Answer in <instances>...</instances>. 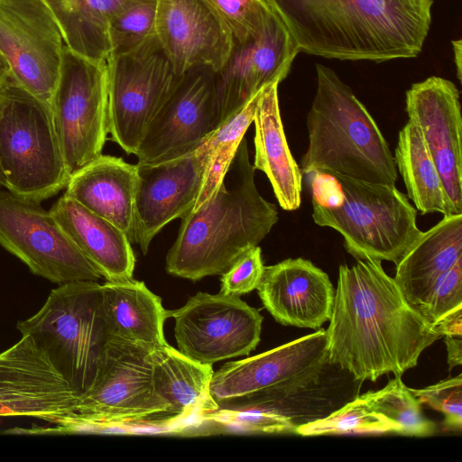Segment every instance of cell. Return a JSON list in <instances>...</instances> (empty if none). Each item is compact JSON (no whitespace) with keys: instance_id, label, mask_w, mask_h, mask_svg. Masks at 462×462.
Segmentation results:
<instances>
[{"instance_id":"1","label":"cell","mask_w":462,"mask_h":462,"mask_svg":"<svg viewBox=\"0 0 462 462\" xmlns=\"http://www.w3.org/2000/svg\"><path fill=\"white\" fill-rule=\"evenodd\" d=\"M325 331L328 362L360 382H375L389 373L401 377L441 337L373 259L339 266Z\"/></svg>"},{"instance_id":"37","label":"cell","mask_w":462,"mask_h":462,"mask_svg":"<svg viewBox=\"0 0 462 462\" xmlns=\"http://www.w3.org/2000/svg\"><path fill=\"white\" fill-rule=\"evenodd\" d=\"M263 263L258 245L245 250L222 273L220 293L240 296L255 290L260 282Z\"/></svg>"},{"instance_id":"14","label":"cell","mask_w":462,"mask_h":462,"mask_svg":"<svg viewBox=\"0 0 462 462\" xmlns=\"http://www.w3.org/2000/svg\"><path fill=\"white\" fill-rule=\"evenodd\" d=\"M64 46L44 0H0V54L14 79L49 106Z\"/></svg>"},{"instance_id":"34","label":"cell","mask_w":462,"mask_h":462,"mask_svg":"<svg viewBox=\"0 0 462 462\" xmlns=\"http://www.w3.org/2000/svg\"><path fill=\"white\" fill-rule=\"evenodd\" d=\"M201 420L224 429L256 434H291L298 424L279 412L256 408L220 407Z\"/></svg>"},{"instance_id":"28","label":"cell","mask_w":462,"mask_h":462,"mask_svg":"<svg viewBox=\"0 0 462 462\" xmlns=\"http://www.w3.org/2000/svg\"><path fill=\"white\" fill-rule=\"evenodd\" d=\"M61 30L64 44L87 59L107 62L109 23L125 0H44Z\"/></svg>"},{"instance_id":"30","label":"cell","mask_w":462,"mask_h":462,"mask_svg":"<svg viewBox=\"0 0 462 462\" xmlns=\"http://www.w3.org/2000/svg\"><path fill=\"white\" fill-rule=\"evenodd\" d=\"M259 93L260 90L207 137L209 159L201 189L190 210L199 208L217 192L246 130L254 121Z\"/></svg>"},{"instance_id":"20","label":"cell","mask_w":462,"mask_h":462,"mask_svg":"<svg viewBox=\"0 0 462 462\" xmlns=\"http://www.w3.org/2000/svg\"><path fill=\"white\" fill-rule=\"evenodd\" d=\"M156 39L175 72L219 70L234 48L228 28L203 0H158Z\"/></svg>"},{"instance_id":"15","label":"cell","mask_w":462,"mask_h":462,"mask_svg":"<svg viewBox=\"0 0 462 462\" xmlns=\"http://www.w3.org/2000/svg\"><path fill=\"white\" fill-rule=\"evenodd\" d=\"M79 396L30 336L0 353V416H26L73 433Z\"/></svg>"},{"instance_id":"13","label":"cell","mask_w":462,"mask_h":462,"mask_svg":"<svg viewBox=\"0 0 462 462\" xmlns=\"http://www.w3.org/2000/svg\"><path fill=\"white\" fill-rule=\"evenodd\" d=\"M179 351L206 365L247 356L260 342L263 318L239 296L198 292L171 310Z\"/></svg>"},{"instance_id":"18","label":"cell","mask_w":462,"mask_h":462,"mask_svg":"<svg viewBox=\"0 0 462 462\" xmlns=\"http://www.w3.org/2000/svg\"><path fill=\"white\" fill-rule=\"evenodd\" d=\"M405 109L435 162L451 215L462 214L460 93L449 79L431 76L405 93Z\"/></svg>"},{"instance_id":"41","label":"cell","mask_w":462,"mask_h":462,"mask_svg":"<svg viewBox=\"0 0 462 462\" xmlns=\"http://www.w3.org/2000/svg\"><path fill=\"white\" fill-rule=\"evenodd\" d=\"M2 100H3V97H2V95L0 94V106L2 104ZM0 187H5V177L3 175L1 168H0Z\"/></svg>"},{"instance_id":"6","label":"cell","mask_w":462,"mask_h":462,"mask_svg":"<svg viewBox=\"0 0 462 462\" xmlns=\"http://www.w3.org/2000/svg\"><path fill=\"white\" fill-rule=\"evenodd\" d=\"M79 396L98 381L111 336L102 307V284L78 281L52 290L43 306L17 323Z\"/></svg>"},{"instance_id":"5","label":"cell","mask_w":462,"mask_h":462,"mask_svg":"<svg viewBox=\"0 0 462 462\" xmlns=\"http://www.w3.org/2000/svg\"><path fill=\"white\" fill-rule=\"evenodd\" d=\"M312 218L337 230L356 260L395 265L422 232L417 210L395 185L373 183L331 172H311Z\"/></svg>"},{"instance_id":"8","label":"cell","mask_w":462,"mask_h":462,"mask_svg":"<svg viewBox=\"0 0 462 462\" xmlns=\"http://www.w3.org/2000/svg\"><path fill=\"white\" fill-rule=\"evenodd\" d=\"M152 351L111 337L97 383L79 398L74 432L168 428L167 408L152 382Z\"/></svg>"},{"instance_id":"26","label":"cell","mask_w":462,"mask_h":462,"mask_svg":"<svg viewBox=\"0 0 462 462\" xmlns=\"http://www.w3.org/2000/svg\"><path fill=\"white\" fill-rule=\"evenodd\" d=\"M274 82L260 90L254 124V168L269 179L279 205L296 210L301 200L302 172L288 145Z\"/></svg>"},{"instance_id":"7","label":"cell","mask_w":462,"mask_h":462,"mask_svg":"<svg viewBox=\"0 0 462 462\" xmlns=\"http://www.w3.org/2000/svg\"><path fill=\"white\" fill-rule=\"evenodd\" d=\"M0 168L5 189L42 202L66 188L69 173L50 106L9 69L0 73Z\"/></svg>"},{"instance_id":"39","label":"cell","mask_w":462,"mask_h":462,"mask_svg":"<svg viewBox=\"0 0 462 462\" xmlns=\"http://www.w3.org/2000/svg\"><path fill=\"white\" fill-rule=\"evenodd\" d=\"M454 62L457 69V77L459 81L462 79V41L461 39L452 41Z\"/></svg>"},{"instance_id":"29","label":"cell","mask_w":462,"mask_h":462,"mask_svg":"<svg viewBox=\"0 0 462 462\" xmlns=\"http://www.w3.org/2000/svg\"><path fill=\"white\" fill-rule=\"evenodd\" d=\"M393 159L416 210L451 216L435 162L418 127L410 121L399 132Z\"/></svg>"},{"instance_id":"16","label":"cell","mask_w":462,"mask_h":462,"mask_svg":"<svg viewBox=\"0 0 462 462\" xmlns=\"http://www.w3.org/2000/svg\"><path fill=\"white\" fill-rule=\"evenodd\" d=\"M214 74L202 67L182 76L150 123L135 154L138 162L157 163L185 155L221 125Z\"/></svg>"},{"instance_id":"19","label":"cell","mask_w":462,"mask_h":462,"mask_svg":"<svg viewBox=\"0 0 462 462\" xmlns=\"http://www.w3.org/2000/svg\"><path fill=\"white\" fill-rule=\"evenodd\" d=\"M299 52L286 26L273 11L256 35L235 43L224 66L214 74L221 125L263 88L282 82Z\"/></svg>"},{"instance_id":"23","label":"cell","mask_w":462,"mask_h":462,"mask_svg":"<svg viewBox=\"0 0 462 462\" xmlns=\"http://www.w3.org/2000/svg\"><path fill=\"white\" fill-rule=\"evenodd\" d=\"M49 211L106 282L133 279L135 256L124 231L65 193Z\"/></svg>"},{"instance_id":"32","label":"cell","mask_w":462,"mask_h":462,"mask_svg":"<svg viewBox=\"0 0 462 462\" xmlns=\"http://www.w3.org/2000/svg\"><path fill=\"white\" fill-rule=\"evenodd\" d=\"M400 434L399 428L375 412L362 394L328 416L299 424L300 436L343 434Z\"/></svg>"},{"instance_id":"11","label":"cell","mask_w":462,"mask_h":462,"mask_svg":"<svg viewBox=\"0 0 462 462\" xmlns=\"http://www.w3.org/2000/svg\"><path fill=\"white\" fill-rule=\"evenodd\" d=\"M108 134L126 153L136 154L154 116L173 92L179 76L156 36L107 60Z\"/></svg>"},{"instance_id":"27","label":"cell","mask_w":462,"mask_h":462,"mask_svg":"<svg viewBox=\"0 0 462 462\" xmlns=\"http://www.w3.org/2000/svg\"><path fill=\"white\" fill-rule=\"evenodd\" d=\"M102 307L111 337L152 350L165 345L163 327L171 310L143 282L130 279L102 284Z\"/></svg>"},{"instance_id":"25","label":"cell","mask_w":462,"mask_h":462,"mask_svg":"<svg viewBox=\"0 0 462 462\" xmlns=\"http://www.w3.org/2000/svg\"><path fill=\"white\" fill-rule=\"evenodd\" d=\"M152 356L153 386L167 408L170 429L217 409L209 389L211 365L199 363L167 343Z\"/></svg>"},{"instance_id":"38","label":"cell","mask_w":462,"mask_h":462,"mask_svg":"<svg viewBox=\"0 0 462 462\" xmlns=\"http://www.w3.org/2000/svg\"><path fill=\"white\" fill-rule=\"evenodd\" d=\"M445 344L448 351V362L449 369L453 366L461 365L462 362V339L461 336L446 335L444 336Z\"/></svg>"},{"instance_id":"12","label":"cell","mask_w":462,"mask_h":462,"mask_svg":"<svg viewBox=\"0 0 462 462\" xmlns=\"http://www.w3.org/2000/svg\"><path fill=\"white\" fill-rule=\"evenodd\" d=\"M0 245L59 285L102 276L40 202L0 190Z\"/></svg>"},{"instance_id":"35","label":"cell","mask_w":462,"mask_h":462,"mask_svg":"<svg viewBox=\"0 0 462 462\" xmlns=\"http://www.w3.org/2000/svg\"><path fill=\"white\" fill-rule=\"evenodd\" d=\"M228 28L235 43L256 35L272 14L264 0H203Z\"/></svg>"},{"instance_id":"10","label":"cell","mask_w":462,"mask_h":462,"mask_svg":"<svg viewBox=\"0 0 462 462\" xmlns=\"http://www.w3.org/2000/svg\"><path fill=\"white\" fill-rule=\"evenodd\" d=\"M69 173L102 154L108 134L107 62L63 48L59 79L50 104Z\"/></svg>"},{"instance_id":"33","label":"cell","mask_w":462,"mask_h":462,"mask_svg":"<svg viewBox=\"0 0 462 462\" xmlns=\"http://www.w3.org/2000/svg\"><path fill=\"white\" fill-rule=\"evenodd\" d=\"M158 0H125L109 23L111 56L127 53L155 36Z\"/></svg>"},{"instance_id":"3","label":"cell","mask_w":462,"mask_h":462,"mask_svg":"<svg viewBox=\"0 0 462 462\" xmlns=\"http://www.w3.org/2000/svg\"><path fill=\"white\" fill-rule=\"evenodd\" d=\"M254 171L243 139L217 192L181 217L166 256L168 273L192 282L222 274L270 233L278 211L259 193Z\"/></svg>"},{"instance_id":"36","label":"cell","mask_w":462,"mask_h":462,"mask_svg":"<svg viewBox=\"0 0 462 462\" xmlns=\"http://www.w3.org/2000/svg\"><path fill=\"white\" fill-rule=\"evenodd\" d=\"M411 393L430 408L444 414L443 424L452 431L462 428V374Z\"/></svg>"},{"instance_id":"4","label":"cell","mask_w":462,"mask_h":462,"mask_svg":"<svg viewBox=\"0 0 462 462\" xmlns=\"http://www.w3.org/2000/svg\"><path fill=\"white\" fill-rule=\"evenodd\" d=\"M316 73L301 172H331L395 185L398 174L393 155L375 120L333 69L316 64Z\"/></svg>"},{"instance_id":"24","label":"cell","mask_w":462,"mask_h":462,"mask_svg":"<svg viewBox=\"0 0 462 462\" xmlns=\"http://www.w3.org/2000/svg\"><path fill=\"white\" fill-rule=\"evenodd\" d=\"M462 262V214L443 216L421 232L396 264L393 277L407 303L418 313L432 286Z\"/></svg>"},{"instance_id":"40","label":"cell","mask_w":462,"mask_h":462,"mask_svg":"<svg viewBox=\"0 0 462 462\" xmlns=\"http://www.w3.org/2000/svg\"><path fill=\"white\" fill-rule=\"evenodd\" d=\"M8 69V66L5 59L0 54V73Z\"/></svg>"},{"instance_id":"21","label":"cell","mask_w":462,"mask_h":462,"mask_svg":"<svg viewBox=\"0 0 462 462\" xmlns=\"http://www.w3.org/2000/svg\"><path fill=\"white\" fill-rule=\"evenodd\" d=\"M256 290L282 325L317 330L331 317L335 289L328 275L309 260L289 258L264 266Z\"/></svg>"},{"instance_id":"9","label":"cell","mask_w":462,"mask_h":462,"mask_svg":"<svg viewBox=\"0 0 462 462\" xmlns=\"http://www.w3.org/2000/svg\"><path fill=\"white\" fill-rule=\"evenodd\" d=\"M331 365L323 328L262 354L226 363L213 373L210 393L216 402L256 393L292 419V396L310 390Z\"/></svg>"},{"instance_id":"17","label":"cell","mask_w":462,"mask_h":462,"mask_svg":"<svg viewBox=\"0 0 462 462\" xmlns=\"http://www.w3.org/2000/svg\"><path fill=\"white\" fill-rule=\"evenodd\" d=\"M209 159L208 138L194 151L157 163L136 164L134 243L146 254L152 238L194 207Z\"/></svg>"},{"instance_id":"2","label":"cell","mask_w":462,"mask_h":462,"mask_svg":"<svg viewBox=\"0 0 462 462\" xmlns=\"http://www.w3.org/2000/svg\"><path fill=\"white\" fill-rule=\"evenodd\" d=\"M300 51L382 62L417 57L434 0H264Z\"/></svg>"},{"instance_id":"31","label":"cell","mask_w":462,"mask_h":462,"mask_svg":"<svg viewBox=\"0 0 462 462\" xmlns=\"http://www.w3.org/2000/svg\"><path fill=\"white\" fill-rule=\"evenodd\" d=\"M363 395L373 411L399 428L401 435L427 437L435 433V423L422 414L421 402L401 377L395 376L381 390Z\"/></svg>"},{"instance_id":"22","label":"cell","mask_w":462,"mask_h":462,"mask_svg":"<svg viewBox=\"0 0 462 462\" xmlns=\"http://www.w3.org/2000/svg\"><path fill=\"white\" fill-rule=\"evenodd\" d=\"M136 164L101 154L73 172L65 194L124 231L134 243Z\"/></svg>"}]
</instances>
